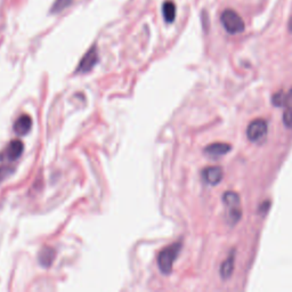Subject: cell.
Wrapping results in <instances>:
<instances>
[{
  "label": "cell",
  "mask_w": 292,
  "mask_h": 292,
  "mask_svg": "<svg viewBox=\"0 0 292 292\" xmlns=\"http://www.w3.org/2000/svg\"><path fill=\"white\" fill-rule=\"evenodd\" d=\"M181 250L182 243L177 242V243L168 245L159 253V256H158V265H159L161 273L164 274V275H168V274L171 273L172 266H174L175 260L177 259Z\"/></svg>",
  "instance_id": "6da1fadb"
},
{
  "label": "cell",
  "mask_w": 292,
  "mask_h": 292,
  "mask_svg": "<svg viewBox=\"0 0 292 292\" xmlns=\"http://www.w3.org/2000/svg\"><path fill=\"white\" fill-rule=\"evenodd\" d=\"M224 205L226 207V213L228 223L231 225H235L241 219V202L240 196L235 192H226L223 196Z\"/></svg>",
  "instance_id": "7a4b0ae2"
},
{
  "label": "cell",
  "mask_w": 292,
  "mask_h": 292,
  "mask_svg": "<svg viewBox=\"0 0 292 292\" xmlns=\"http://www.w3.org/2000/svg\"><path fill=\"white\" fill-rule=\"evenodd\" d=\"M220 21L224 29L230 34H239L245 29L243 20L234 9H225L220 15Z\"/></svg>",
  "instance_id": "3957f363"
},
{
  "label": "cell",
  "mask_w": 292,
  "mask_h": 292,
  "mask_svg": "<svg viewBox=\"0 0 292 292\" xmlns=\"http://www.w3.org/2000/svg\"><path fill=\"white\" fill-rule=\"evenodd\" d=\"M267 135V122L264 119H256L247 128V136L253 143L262 142Z\"/></svg>",
  "instance_id": "277c9868"
},
{
  "label": "cell",
  "mask_w": 292,
  "mask_h": 292,
  "mask_svg": "<svg viewBox=\"0 0 292 292\" xmlns=\"http://www.w3.org/2000/svg\"><path fill=\"white\" fill-rule=\"evenodd\" d=\"M24 150L23 143L21 140L16 139L13 140L8 144V146L6 147L5 151L0 154V160L1 161H8V162H12V161H15L19 159V158L22 156Z\"/></svg>",
  "instance_id": "5b68a950"
},
{
  "label": "cell",
  "mask_w": 292,
  "mask_h": 292,
  "mask_svg": "<svg viewBox=\"0 0 292 292\" xmlns=\"http://www.w3.org/2000/svg\"><path fill=\"white\" fill-rule=\"evenodd\" d=\"M97 62H98V51L94 46V47H91L89 51L84 54L82 59L80 61V64L78 65V68H77V72L79 73L89 72L90 70H93L94 66L97 64Z\"/></svg>",
  "instance_id": "8992f818"
},
{
  "label": "cell",
  "mask_w": 292,
  "mask_h": 292,
  "mask_svg": "<svg viewBox=\"0 0 292 292\" xmlns=\"http://www.w3.org/2000/svg\"><path fill=\"white\" fill-rule=\"evenodd\" d=\"M232 150V146L226 143H213L210 144L205 149V154L210 159L217 160L219 158L224 157Z\"/></svg>",
  "instance_id": "52a82bcc"
},
{
  "label": "cell",
  "mask_w": 292,
  "mask_h": 292,
  "mask_svg": "<svg viewBox=\"0 0 292 292\" xmlns=\"http://www.w3.org/2000/svg\"><path fill=\"white\" fill-rule=\"evenodd\" d=\"M203 179L209 185H218L223 179V170L219 167H208L202 171Z\"/></svg>",
  "instance_id": "ba28073f"
},
{
  "label": "cell",
  "mask_w": 292,
  "mask_h": 292,
  "mask_svg": "<svg viewBox=\"0 0 292 292\" xmlns=\"http://www.w3.org/2000/svg\"><path fill=\"white\" fill-rule=\"evenodd\" d=\"M31 127H32V120H31L29 115L26 114L20 117L14 124V132H15L16 135L24 136L30 132Z\"/></svg>",
  "instance_id": "9c48e42d"
},
{
  "label": "cell",
  "mask_w": 292,
  "mask_h": 292,
  "mask_svg": "<svg viewBox=\"0 0 292 292\" xmlns=\"http://www.w3.org/2000/svg\"><path fill=\"white\" fill-rule=\"evenodd\" d=\"M55 258H56V251L54 250V249L46 247L39 252V256H38V262H39V264L42 267L48 268V267H51L52 264L54 263Z\"/></svg>",
  "instance_id": "30bf717a"
},
{
  "label": "cell",
  "mask_w": 292,
  "mask_h": 292,
  "mask_svg": "<svg viewBox=\"0 0 292 292\" xmlns=\"http://www.w3.org/2000/svg\"><path fill=\"white\" fill-rule=\"evenodd\" d=\"M283 107L286 108L283 113V124L287 128H292V88L286 94Z\"/></svg>",
  "instance_id": "8fae6325"
},
{
  "label": "cell",
  "mask_w": 292,
  "mask_h": 292,
  "mask_svg": "<svg viewBox=\"0 0 292 292\" xmlns=\"http://www.w3.org/2000/svg\"><path fill=\"white\" fill-rule=\"evenodd\" d=\"M234 262H235V256H234V252H232L220 267V275L224 280H227L231 277L232 273H233L234 270Z\"/></svg>",
  "instance_id": "7c38bea8"
},
{
  "label": "cell",
  "mask_w": 292,
  "mask_h": 292,
  "mask_svg": "<svg viewBox=\"0 0 292 292\" xmlns=\"http://www.w3.org/2000/svg\"><path fill=\"white\" fill-rule=\"evenodd\" d=\"M163 17L167 23H172L176 19V6L174 2L166 1L162 6Z\"/></svg>",
  "instance_id": "4fadbf2b"
},
{
  "label": "cell",
  "mask_w": 292,
  "mask_h": 292,
  "mask_svg": "<svg viewBox=\"0 0 292 292\" xmlns=\"http://www.w3.org/2000/svg\"><path fill=\"white\" fill-rule=\"evenodd\" d=\"M71 1H72V0H56L54 5H53V8L51 9V12L53 14L62 12L63 9H65L66 7L70 6Z\"/></svg>",
  "instance_id": "5bb4252c"
},
{
  "label": "cell",
  "mask_w": 292,
  "mask_h": 292,
  "mask_svg": "<svg viewBox=\"0 0 292 292\" xmlns=\"http://www.w3.org/2000/svg\"><path fill=\"white\" fill-rule=\"evenodd\" d=\"M284 98H286V93L283 91H279L272 97V103L277 107H283L284 105Z\"/></svg>",
  "instance_id": "9a60e30c"
},
{
  "label": "cell",
  "mask_w": 292,
  "mask_h": 292,
  "mask_svg": "<svg viewBox=\"0 0 292 292\" xmlns=\"http://www.w3.org/2000/svg\"><path fill=\"white\" fill-rule=\"evenodd\" d=\"M12 171H13L12 168H8V167L0 168V181H2L3 178H6L7 175H10V172Z\"/></svg>",
  "instance_id": "2e32d148"
},
{
  "label": "cell",
  "mask_w": 292,
  "mask_h": 292,
  "mask_svg": "<svg viewBox=\"0 0 292 292\" xmlns=\"http://www.w3.org/2000/svg\"><path fill=\"white\" fill-rule=\"evenodd\" d=\"M289 30L292 32V17H291L290 21H289Z\"/></svg>",
  "instance_id": "e0dca14e"
}]
</instances>
